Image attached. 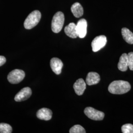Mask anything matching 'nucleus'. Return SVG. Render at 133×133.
I'll use <instances>...</instances> for the list:
<instances>
[{
    "label": "nucleus",
    "instance_id": "obj_1",
    "mask_svg": "<svg viewBox=\"0 0 133 133\" xmlns=\"http://www.w3.org/2000/svg\"><path fill=\"white\" fill-rule=\"evenodd\" d=\"M131 89V85L128 81H114L109 84L108 90L113 94H123Z\"/></svg>",
    "mask_w": 133,
    "mask_h": 133
},
{
    "label": "nucleus",
    "instance_id": "obj_2",
    "mask_svg": "<svg viewBox=\"0 0 133 133\" xmlns=\"http://www.w3.org/2000/svg\"><path fill=\"white\" fill-rule=\"evenodd\" d=\"M41 18V14L38 10H34L29 15L24 21V26L26 29H31L38 24Z\"/></svg>",
    "mask_w": 133,
    "mask_h": 133
},
{
    "label": "nucleus",
    "instance_id": "obj_3",
    "mask_svg": "<svg viewBox=\"0 0 133 133\" xmlns=\"http://www.w3.org/2000/svg\"><path fill=\"white\" fill-rule=\"evenodd\" d=\"M64 21V14L62 12L58 11L53 16L51 23V29L54 33H58L61 31Z\"/></svg>",
    "mask_w": 133,
    "mask_h": 133
},
{
    "label": "nucleus",
    "instance_id": "obj_4",
    "mask_svg": "<svg viewBox=\"0 0 133 133\" xmlns=\"http://www.w3.org/2000/svg\"><path fill=\"white\" fill-rule=\"evenodd\" d=\"M25 76V74L23 70L15 69L9 74L8 79L11 84H17L23 81Z\"/></svg>",
    "mask_w": 133,
    "mask_h": 133
},
{
    "label": "nucleus",
    "instance_id": "obj_5",
    "mask_svg": "<svg viewBox=\"0 0 133 133\" xmlns=\"http://www.w3.org/2000/svg\"><path fill=\"white\" fill-rule=\"evenodd\" d=\"M84 112L89 118L94 120H102L105 117V114L104 112L96 110L92 107L86 108Z\"/></svg>",
    "mask_w": 133,
    "mask_h": 133
},
{
    "label": "nucleus",
    "instance_id": "obj_6",
    "mask_svg": "<svg viewBox=\"0 0 133 133\" xmlns=\"http://www.w3.org/2000/svg\"><path fill=\"white\" fill-rule=\"evenodd\" d=\"M107 42V37L104 35H101L96 37L91 43L93 51L95 52L100 50L101 49L105 46Z\"/></svg>",
    "mask_w": 133,
    "mask_h": 133
},
{
    "label": "nucleus",
    "instance_id": "obj_7",
    "mask_svg": "<svg viewBox=\"0 0 133 133\" xmlns=\"http://www.w3.org/2000/svg\"><path fill=\"white\" fill-rule=\"evenodd\" d=\"M32 95V90L28 87H24L16 95L14 100L16 102H22L27 100Z\"/></svg>",
    "mask_w": 133,
    "mask_h": 133
},
{
    "label": "nucleus",
    "instance_id": "obj_8",
    "mask_svg": "<svg viewBox=\"0 0 133 133\" xmlns=\"http://www.w3.org/2000/svg\"><path fill=\"white\" fill-rule=\"evenodd\" d=\"M76 25V30L78 34V37L80 38H84L87 34V23L85 19L79 20Z\"/></svg>",
    "mask_w": 133,
    "mask_h": 133
},
{
    "label": "nucleus",
    "instance_id": "obj_9",
    "mask_svg": "<svg viewBox=\"0 0 133 133\" xmlns=\"http://www.w3.org/2000/svg\"><path fill=\"white\" fill-rule=\"evenodd\" d=\"M63 66L62 61L58 58H53L50 60V66L52 71L56 75L61 73Z\"/></svg>",
    "mask_w": 133,
    "mask_h": 133
},
{
    "label": "nucleus",
    "instance_id": "obj_10",
    "mask_svg": "<svg viewBox=\"0 0 133 133\" xmlns=\"http://www.w3.org/2000/svg\"><path fill=\"white\" fill-rule=\"evenodd\" d=\"M37 116L39 119L48 121L51 119L52 112L50 109L44 108L38 110L37 113Z\"/></svg>",
    "mask_w": 133,
    "mask_h": 133
},
{
    "label": "nucleus",
    "instance_id": "obj_11",
    "mask_svg": "<svg viewBox=\"0 0 133 133\" xmlns=\"http://www.w3.org/2000/svg\"><path fill=\"white\" fill-rule=\"evenodd\" d=\"M86 83L82 78H79L76 81L74 84V88L76 94L78 96L82 95L85 90Z\"/></svg>",
    "mask_w": 133,
    "mask_h": 133
},
{
    "label": "nucleus",
    "instance_id": "obj_12",
    "mask_svg": "<svg viewBox=\"0 0 133 133\" xmlns=\"http://www.w3.org/2000/svg\"><path fill=\"white\" fill-rule=\"evenodd\" d=\"M100 81V75L95 72H89L86 78V82L88 85H92L98 84Z\"/></svg>",
    "mask_w": 133,
    "mask_h": 133
},
{
    "label": "nucleus",
    "instance_id": "obj_13",
    "mask_svg": "<svg viewBox=\"0 0 133 133\" xmlns=\"http://www.w3.org/2000/svg\"><path fill=\"white\" fill-rule=\"evenodd\" d=\"M64 31L66 35L71 38H76L78 37L76 24L74 23H71L66 26Z\"/></svg>",
    "mask_w": 133,
    "mask_h": 133
},
{
    "label": "nucleus",
    "instance_id": "obj_14",
    "mask_svg": "<svg viewBox=\"0 0 133 133\" xmlns=\"http://www.w3.org/2000/svg\"><path fill=\"white\" fill-rule=\"evenodd\" d=\"M118 68L122 71H126L128 68V55L126 53H123L119 59L118 64Z\"/></svg>",
    "mask_w": 133,
    "mask_h": 133
},
{
    "label": "nucleus",
    "instance_id": "obj_15",
    "mask_svg": "<svg viewBox=\"0 0 133 133\" xmlns=\"http://www.w3.org/2000/svg\"><path fill=\"white\" fill-rule=\"evenodd\" d=\"M71 11L74 15L77 18L80 17L83 14V9L78 3H75L71 5Z\"/></svg>",
    "mask_w": 133,
    "mask_h": 133
},
{
    "label": "nucleus",
    "instance_id": "obj_16",
    "mask_svg": "<svg viewBox=\"0 0 133 133\" xmlns=\"http://www.w3.org/2000/svg\"><path fill=\"white\" fill-rule=\"evenodd\" d=\"M121 33L124 39L129 44H133V33L126 28H123L121 30Z\"/></svg>",
    "mask_w": 133,
    "mask_h": 133
},
{
    "label": "nucleus",
    "instance_id": "obj_17",
    "mask_svg": "<svg viewBox=\"0 0 133 133\" xmlns=\"http://www.w3.org/2000/svg\"><path fill=\"white\" fill-rule=\"evenodd\" d=\"M12 131V127L9 124L4 123H0V133H11Z\"/></svg>",
    "mask_w": 133,
    "mask_h": 133
},
{
    "label": "nucleus",
    "instance_id": "obj_18",
    "mask_svg": "<svg viewBox=\"0 0 133 133\" xmlns=\"http://www.w3.org/2000/svg\"><path fill=\"white\" fill-rule=\"evenodd\" d=\"M70 133H85V129L79 125H76L70 129Z\"/></svg>",
    "mask_w": 133,
    "mask_h": 133
},
{
    "label": "nucleus",
    "instance_id": "obj_19",
    "mask_svg": "<svg viewBox=\"0 0 133 133\" xmlns=\"http://www.w3.org/2000/svg\"><path fill=\"white\" fill-rule=\"evenodd\" d=\"M121 130L123 133H133V125L131 124H126L121 127Z\"/></svg>",
    "mask_w": 133,
    "mask_h": 133
},
{
    "label": "nucleus",
    "instance_id": "obj_20",
    "mask_svg": "<svg viewBox=\"0 0 133 133\" xmlns=\"http://www.w3.org/2000/svg\"><path fill=\"white\" fill-rule=\"evenodd\" d=\"M127 55L128 68L130 70L133 71V52H129Z\"/></svg>",
    "mask_w": 133,
    "mask_h": 133
},
{
    "label": "nucleus",
    "instance_id": "obj_21",
    "mask_svg": "<svg viewBox=\"0 0 133 133\" xmlns=\"http://www.w3.org/2000/svg\"><path fill=\"white\" fill-rule=\"evenodd\" d=\"M6 62V59L3 56H0V66H3Z\"/></svg>",
    "mask_w": 133,
    "mask_h": 133
}]
</instances>
